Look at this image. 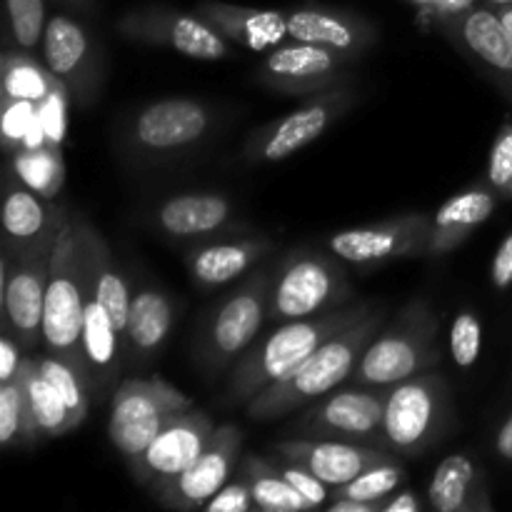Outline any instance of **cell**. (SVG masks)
<instances>
[{
	"label": "cell",
	"instance_id": "cell-38",
	"mask_svg": "<svg viewBox=\"0 0 512 512\" xmlns=\"http://www.w3.org/2000/svg\"><path fill=\"white\" fill-rule=\"evenodd\" d=\"M483 348V325L473 313H460L450 330V350L460 368H470L480 358Z\"/></svg>",
	"mask_w": 512,
	"mask_h": 512
},
{
	"label": "cell",
	"instance_id": "cell-23",
	"mask_svg": "<svg viewBox=\"0 0 512 512\" xmlns=\"http://www.w3.org/2000/svg\"><path fill=\"white\" fill-rule=\"evenodd\" d=\"M463 43L512 98V35L490 10H473L460 23Z\"/></svg>",
	"mask_w": 512,
	"mask_h": 512
},
{
	"label": "cell",
	"instance_id": "cell-16",
	"mask_svg": "<svg viewBox=\"0 0 512 512\" xmlns=\"http://www.w3.org/2000/svg\"><path fill=\"white\" fill-rule=\"evenodd\" d=\"M120 30L140 43L173 48L185 58L223 60L230 55L228 40L203 18L190 15H133L123 20Z\"/></svg>",
	"mask_w": 512,
	"mask_h": 512
},
{
	"label": "cell",
	"instance_id": "cell-18",
	"mask_svg": "<svg viewBox=\"0 0 512 512\" xmlns=\"http://www.w3.org/2000/svg\"><path fill=\"white\" fill-rule=\"evenodd\" d=\"M208 125V108L198 100L168 98L140 110L133 125V138L148 150H175L203 138Z\"/></svg>",
	"mask_w": 512,
	"mask_h": 512
},
{
	"label": "cell",
	"instance_id": "cell-30",
	"mask_svg": "<svg viewBox=\"0 0 512 512\" xmlns=\"http://www.w3.org/2000/svg\"><path fill=\"white\" fill-rule=\"evenodd\" d=\"M88 38L85 30L70 18L50 20L43 33V55L50 73L58 75L60 80H78L85 60H88Z\"/></svg>",
	"mask_w": 512,
	"mask_h": 512
},
{
	"label": "cell",
	"instance_id": "cell-9",
	"mask_svg": "<svg viewBox=\"0 0 512 512\" xmlns=\"http://www.w3.org/2000/svg\"><path fill=\"white\" fill-rule=\"evenodd\" d=\"M430 230H433V218L408 213L393 220H383V223L340 230L328 240V248L345 263L375 268V265L393 263V260L428 255Z\"/></svg>",
	"mask_w": 512,
	"mask_h": 512
},
{
	"label": "cell",
	"instance_id": "cell-39",
	"mask_svg": "<svg viewBox=\"0 0 512 512\" xmlns=\"http://www.w3.org/2000/svg\"><path fill=\"white\" fill-rule=\"evenodd\" d=\"M35 120H38V103L3 95V138L8 148H23Z\"/></svg>",
	"mask_w": 512,
	"mask_h": 512
},
{
	"label": "cell",
	"instance_id": "cell-7",
	"mask_svg": "<svg viewBox=\"0 0 512 512\" xmlns=\"http://www.w3.org/2000/svg\"><path fill=\"white\" fill-rule=\"evenodd\" d=\"M448 415V383L435 373H420L390 388L383 438L395 453L418 455L443 435Z\"/></svg>",
	"mask_w": 512,
	"mask_h": 512
},
{
	"label": "cell",
	"instance_id": "cell-36",
	"mask_svg": "<svg viewBox=\"0 0 512 512\" xmlns=\"http://www.w3.org/2000/svg\"><path fill=\"white\" fill-rule=\"evenodd\" d=\"M15 440L30 443L28 403L18 375L8 383H0V443L13 445Z\"/></svg>",
	"mask_w": 512,
	"mask_h": 512
},
{
	"label": "cell",
	"instance_id": "cell-27",
	"mask_svg": "<svg viewBox=\"0 0 512 512\" xmlns=\"http://www.w3.org/2000/svg\"><path fill=\"white\" fill-rule=\"evenodd\" d=\"M173 328V303L160 290H140L133 295L125 328V348L133 358H150L163 348Z\"/></svg>",
	"mask_w": 512,
	"mask_h": 512
},
{
	"label": "cell",
	"instance_id": "cell-5",
	"mask_svg": "<svg viewBox=\"0 0 512 512\" xmlns=\"http://www.w3.org/2000/svg\"><path fill=\"white\" fill-rule=\"evenodd\" d=\"M188 410H193V400L160 375L125 380L110 405V443L125 460L138 458L170 420Z\"/></svg>",
	"mask_w": 512,
	"mask_h": 512
},
{
	"label": "cell",
	"instance_id": "cell-31",
	"mask_svg": "<svg viewBox=\"0 0 512 512\" xmlns=\"http://www.w3.org/2000/svg\"><path fill=\"white\" fill-rule=\"evenodd\" d=\"M13 165L18 178L30 190L45 195V198L58 193V188L63 185V155H60V145L45 143L35 145V148H18L15 150Z\"/></svg>",
	"mask_w": 512,
	"mask_h": 512
},
{
	"label": "cell",
	"instance_id": "cell-1",
	"mask_svg": "<svg viewBox=\"0 0 512 512\" xmlns=\"http://www.w3.org/2000/svg\"><path fill=\"white\" fill-rule=\"evenodd\" d=\"M385 315L383 310L370 308L363 318L355 320L338 335L320 345L290 378L270 385L263 393L248 400V415L253 420H275L280 415L293 413L295 408L308 400H320L330 390L338 388L348 378H353L355 368L363 360L365 350L380 333Z\"/></svg>",
	"mask_w": 512,
	"mask_h": 512
},
{
	"label": "cell",
	"instance_id": "cell-12",
	"mask_svg": "<svg viewBox=\"0 0 512 512\" xmlns=\"http://www.w3.org/2000/svg\"><path fill=\"white\" fill-rule=\"evenodd\" d=\"M350 108V95L340 90L318 95V100L293 110L275 123L255 130L245 143V158L253 163H278L300 153L305 145L318 140L345 110Z\"/></svg>",
	"mask_w": 512,
	"mask_h": 512
},
{
	"label": "cell",
	"instance_id": "cell-14",
	"mask_svg": "<svg viewBox=\"0 0 512 512\" xmlns=\"http://www.w3.org/2000/svg\"><path fill=\"white\" fill-rule=\"evenodd\" d=\"M388 395L390 390L370 388V385L323 395L320 403L305 413L303 430L315 438H370L383 430Z\"/></svg>",
	"mask_w": 512,
	"mask_h": 512
},
{
	"label": "cell",
	"instance_id": "cell-51",
	"mask_svg": "<svg viewBox=\"0 0 512 512\" xmlns=\"http://www.w3.org/2000/svg\"><path fill=\"white\" fill-rule=\"evenodd\" d=\"M490 3H498V5H512V0H490Z\"/></svg>",
	"mask_w": 512,
	"mask_h": 512
},
{
	"label": "cell",
	"instance_id": "cell-26",
	"mask_svg": "<svg viewBox=\"0 0 512 512\" xmlns=\"http://www.w3.org/2000/svg\"><path fill=\"white\" fill-rule=\"evenodd\" d=\"M18 378L25 390V403H28L30 420V443L40 435L58 438V435L73 433V420L65 400L58 390L50 385V380L40 373L38 360L23 358L18 368Z\"/></svg>",
	"mask_w": 512,
	"mask_h": 512
},
{
	"label": "cell",
	"instance_id": "cell-4",
	"mask_svg": "<svg viewBox=\"0 0 512 512\" xmlns=\"http://www.w3.org/2000/svg\"><path fill=\"white\" fill-rule=\"evenodd\" d=\"M438 335V315L425 300H413L393 325L375 335L350 380L370 388H390L435 368L440 363Z\"/></svg>",
	"mask_w": 512,
	"mask_h": 512
},
{
	"label": "cell",
	"instance_id": "cell-44",
	"mask_svg": "<svg viewBox=\"0 0 512 512\" xmlns=\"http://www.w3.org/2000/svg\"><path fill=\"white\" fill-rule=\"evenodd\" d=\"M470 238V230L463 228H440V225L433 223V230H430V243H428V255H440L450 253V250L458 248L460 243Z\"/></svg>",
	"mask_w": 512,
	"mask_h": 512
},
{
	"label": "cell",
	"instance_id": "cell-8",
	"mask_svg": "<svg viewBox=\"0 0 512 512\" xmlns=\"http://www.w3.org/2000/svg\"><path fill=\"white\" fill-rule=\"evenodd\" d=\"M273 278L268 268L258 270L215 310L198 348V360L205 370L225 368L253 343L268 318Z\"/></svg>",
	"mask_w": 512,
	"mask_h": 512
},
{
	"label": "cell",
	"instance_id": "cell-52",
	"mask_svg": "<svg viewBox=\"0 0 512 512\" xmlns=\"http://www.w3.org/2000/svg\"><path fill=\"white\" fill-rule=\"evenodd\" d=\"M418 3H430V0H418Z\"/></svg>",
	"mask_w": 512,
	"mask_h": 512
},
{
	"label": "cell",
	"instance_id": "cell-42",
	"mask_svg": "<svg viewBox=\"0 0 512 512\" xmlns=\"http://www.w3.org/2000/svg\"><path fill=\"white\" fill-rule=\"evenodd\" d=\"M255 508L253 490H250L248 480H238V483H225L208 503L200 510L205 512H248Z\"/></svg>",
	"mask_w": 512,
	"mask_h": 512
},
{
	"label": "cell",
	"instance_id": "cell-13",
	"mask_svg": "<svg viewBox=\"0 0 512 512\" xmlns=\"http://www.w3.org/2000/svg\"><path fill=\"white\" fill-rule=\"evenodd\" d=\"M213 433V420L203 410L193 408L188 413L178 415V418L165 425L163 433L138 458L128 460L135 480L153 490L165 480L180 475L198 460V455L210 443Z\"/></svg>",
	"mask_w": 512,
	"mask_h": 512
},
{
	"label": "cell",
	"instance_id": "cell-17",
	"mask_svg": "<svg viewBox=\"0 0 512 512\" xmlns=\"http://www.w3.org/2000/svg\"><path fill=\"white\" fill-rule=\"evenodd\" d=\"M275 453L280 455V460L303 465L305 470H310L315 478H320L330 488H340V485L363 475L373 465L393 460L390 455L380 453V450L343 443V440L335 438L285 440V443L275 445Z\"/></svg>",
	"mask_w": 512,
	"mask_h": 512
},
{
	"label": "cell",
	"instance_id": "cell-15",
	"mask_svg": "<svg viewBox=\"0 0 512 512\" xmlns=\"http://www.w3.org/2000/svg\"><path fill=\"white\" fill-rule=\"evenodd\" d=\"M348 55L313 43H295L275 48L265 58L258 80L268 88L288 95L330 93L340 78V65Z\"/></svg>",
	"mask_w": 512,
	"mask_h": 512
},
{
	"label": "cell",
	"instance_id": "cell-43",
	"mask_svg": "<svg viewBox=\"0 0 512 512\" xmlns=\"http://www.w3.org/2000/svg\"><path fill=\"white\" fill-rule=\"evenodd\" d=\"M490 183L512 195V125H505L490 155Z\"/></svg>",
	"mask_w": 512,
	"mask_h": 512
},
{
	"label": "cell",
	"instance_id": "cell-50",
	"mask_svg": "<svg viewBox=\"0 0 512 512\" xmlns=\"http://www.w3.org/2000/svg\"><path fill=\"white\" fill-rule=\"evenodd\" d=\"M500 20H503V25H505V28H508V33L512 35V5H508V8H505L503 13H500Z\"/></svg>",
	"mask_w": 512,
	"mask_h": 512
},
{
	"label": "cell",
	"instance_id": "cell-34",
	"mask_svg": "<svg viewBox=\"0 0 512 512\" xmlns=\"http://www.w3.org/2000/svg\"><path fill=\"white\" fill-rule=\"evenodd\" d=\"M495 210V195L488 193L483 188L465 190L458 193L455 198L445 200L433 215V223L440 228H463L473 233L478 225H483L485 220L493 215Z\"/></svg>",
	"mask_w": 512,
	"mask_h": 512
},
{
	"label": "cell",
	"instance_id": "cell-45",
	"mask_svg": "<svg viewBox=\"0 0 512 512\" xmlns=\"http://www.w3.org/2000/svg\"><path fill=\"white\" fill-rule=\"evenodd\" d=\"M20 363H23V358H20V343L8 330H3V338H0V383L13 380L18 375Z\"/></svg>",
	"mask_w": 512,
	"mask_h": 512
},
{
	"label": "cell",
	"instance_id": "cell-37",
	"mask_svg": "<svg viewBox=\"0 0 512 512\" xmlns=\"http://www.w3.org/2000/svg\"><path fill=\"white\" fill-rule=\"evenodd\" d=\"M8 13L18 45L33 48L45 33L43 0H8Z\"/></svg>",
	"mask_w": 512,
	"mask_h": 512
},
{
	"label": "cell",
	"instance_id": "cell-32",
	"mask_svg": "<svg viewBox=\"0 0 512 512\" xmlns=\"http://www.w3.org/2000/svg\"><path fill=\"white\" fill-rule=\"evenodd\" d=\"M60 83L58 75L45 73L38 63L23 55L5 53L3 55V95L20 100H40L48 98L50 90Z\"/></svg>",
	"mask_w": 512,
	"mask_h": 512
},
{
	"label": "cell",
	"instance_id": "cell-2",
	"mask_svg": "<svg viewBox=\"0 0 512 512\" xmlns=\"http://www.w3.org/2000/svg\"><path fill=\"white\" fill-rule=\"evenodd\" d=\"M373 305L360 308H340L333 313L315 315V318L288 320L273 335L260 340L245 358L235 365V373L228 385L230 403H248L270 385L290 378L315 350L328 343L333 335L353 325L355 320L370 313Z\"/></svg>",
	"mask_w": 512,
	"mask_h": 512
},
{
	"label": "cell",
	"instance_id": "cell-28",
	"mask_svg": "<svg viewBox=\"0 0 512 512\" xmlns=\"http://www.w3.org/2000/svg\"><path fill=\"white\" fill-rule=\"evenodd\" d=\"M230 203L223 195L213 193H188L175 195L168 203L160 205L158 223L165 233L175 238L213 233L220 225L228 223Z\"/></svg>",
	"mask_w": 512,
	"mask_h": 512
},
{
	"label": "cell",
	"instance_id": "cell-40",
	"mask_svg": "<svg viewBox=\"0 0 512 512\" xmlns=\"http://www.w3.org/2000/svg\"><path fill=\"white\" fill-rule=\"evenodd\" d=\"M38 118H40V125H43L48 143H53V145L63 143V135H65L63 85L58 83L53 90H50L48 98L40 100V103H38Z\"/></svg>",
	"mask_w": 512,
	"mask_h": 512
},
{
	"label": "cell",
	"instance_id": "cell-6",
	"mask_svg": "<svg viewBox=\"0 0 512 512\" xmlns=\"http://www.w3.org/2000/svg\"><path fill=\"white\" fill-rule=\"evenodd\" d=\"M338 255L298 250L273 278L268 318L303 320L340 310L350 300V283Z\"/></svg>",
	"mask_w": 512,
	"mask_h": 512
},
{
	"label": "cell",
	"instance_id": "cell-33",
	"mask_svg": "<svg viewBox=\"0 0 512 512\" xmlns=\"http://www.w3.org/2000/svg\"><path fill=\"white\" fill-rule=\"evenodd\" d=\"M38 368L45 378L50 380L55 390L60 393V398L65 400L70 410V420H73V430L80 428L85 418H88V408H90V383L65 360L55 358V355H40Z\"/></svg>",
	"mask_w": 512,
	"mask_h": 512
},
{
	"label": "cell",
	"instance_id": "cell-25",
	"mask_svg": "<svg viewBox=\"0 0 512 512\" xmlns=\"http://www.w3.org/2000/svg\"><path fill=\"white\" fill-rule=\"evenodd\" d=\"M288 35L298 43L323 45V48L338 50V53L353 55L363 53L373 45V35L363 28V23L343 18V15L325 13V10H295L288 18Z\"/></svg>",
	"mask_w": 512,
	"mask_h": 512
},
{
	"label": "cell",
	"instance_id": "cell-19",
	"mask_svg": "<svg viewBox=\"0 0 512 512\" xmlns=\"http://www.w3.org/2000/svg\"><path fill=\"white\" fill-rule=\"evenodd\" d=\"M63 210L48 208L28 185H10L3 205V225L10 243H15V255L33 253L48 248L58 238Z\"/></svg>",
	"mask_w": 512,
	"mask_h": 512
},
{
	"label": "cell",
	"instance_id": "cell-47",
	"mask_svg": "<svg viewBox=\"0 0 512 512\" xmlns=\"http://www.w3.org/2000/svg\"><path fill=\"white\" fill-rule=\"evenodd\" d=\"M418 510H420V500L415 498V493H410V490L395 495V498L383 500V508H380V512H418Z\"/></svg>",
	"mask_w": 512,
	"mask_h": 512
},
{
	"label": "cell",
	"instance_id": "cell-10",
	"mask_svg": "<svg viewBox=\"0 0 512 512\" xmlns=\"http://www.w3.org/2000/svg\"><path fill=\"white\" fill-rule=\"evenodd\" d=\"M55 245V243H53ZM53 245L18 255L10 268L8 255L3 263V330H8L20 348L33 350L43 338L45 290H48L50 255Z\"/></svg>",
	"mask_w": 512,
	"mask_h": 512
},
{
	"label": "cell",
	"instance_id": "cell-49",
	"mask_svg": "<svg viewBox=\"0 0 512 512\" xmlns=\"http://www.w3.org/2000/svg\"><path fill=\"white\" fill-rule=\"evenodd\" d=\"M495 450L500 453V458L512 460V415L505 420V425L500 428L498 438H495Z\"/></svg>",
	"mask_w": 512,
	"mask_h": 512
},
{
	"label": "cell",
	"instance_id": "cell-11",
	"mask_svg": "<svg viewBox=\"0 0 512 512\" xmlns=\"http://www.w3.org/2000/svg\"><path fill=\"white\" fill-rule=\"evenodd\" d=\"M240 448H243V435L235 425L215 428L210 443L205 445V450L190 468L153 488L155 500L163 508L173 510L203 508L228 483L230 473L240 458Z\"/></svg>",
	"mask_w": 512,
	"mask_h": 512
},
{
	"label": "cell",
	"instance_id": "cell-20",
	"mask_svg": "<svg viewBox=\"0 0 512 512\" xmlns=\"http://www.w3.org/2000/svg\"><path fill=\"white\" fill-rule=\"evenodd\" d=\"M78 235L80 243H83L88 288L93 290L95 298H98L100 303H103V308L108 310V315L113 318L115 328H118L120 338H123L125 343V328H128L130 303H133L128 283H125L123 273H120L118 265H115L108 243L100 238V233L93 225L78 220Z\"/></svg>",
	"mask_w": 512,
	"mask_h": 512
},
{
	"label": "cell",
	"instance_id": "cell-24",
	"mask_svg": "<svg viewBox=\"0 0 512 512\" xmlns=\"http://www.w3.org/2000/svg\"><path fill=\"white\" fill-rule=\"evenodd\" d=\"M270 250H273V243L268 238H243L235 243H218L193 250L188 255V265L195 283L215 288L243 275Z\"/></svg>",
	"mask_w": 512,
	"mask_h": 512
},
{
	"label": "cell",
	"instance_id": "cell-3",
	"mask_svg": "<svg viewBox=\"0 0 512 512\" xmlns=\"http://www.w3.org/2000/svg\"><path fill=\"white\" fill-rule=\"evenodd\" d=\"M85 300H88V275H85V255L78 235V220H70L65 215L58 238H55L53 255H50L43 340L50 355L73 365L88 380V363H85L83 348Z\"/></svg>",
	"mask_w": 512,
	"mask_h": 512
},
{
	"label": "cell",
	"instance_id": "cell-22",
	"mask_svg": "<svg viewBox=\"0 0 512 512\" xmlns=\"http://www.w3.org/2000/svg\"><path fill=\"white\" fill-rule=\"evenodd\" d=\"M428 500L438 512L493 510L483 473L465 455H450L435 468L428 485Z\"/></svg>",
	"mask_w": 512,
	"mask_h": 512
},
{
	"label": "cell",
	"instance_id": "cell-46",
	"mask_svg": "<svg viewBox=\"0 0 512 512\" xmlns=\"http://www.w3.org/2000/svg\"><path fill=\"white\" fill-rule=\"evenodd\" d=\"M493 285L495 288H510L512 285V233L500 243L493 260Z\"/></svg>",
	"mask_w": 512,
	"mask_h": 512
},
{
	"label": "cell",
	"instance_id": "cell-29",
	"mask_svg": "<svg viewBox=\"0 0 512 512\" xmlns=\"http://www.w3.org/2000/svg\"><path fill=\"white\" fill-rule=\"evenodd\" d=\"M243 478L250 483L255 508L258 510L303 512L315 508L298 488H293V485L278 473L275 463H270V460L248 455V458L243 460Z\"/></svg>",
	"mask_w": 512,
	"mask_h": 512
},
{
	"label": "cell",
	"instance_id": "cell-35",
	"mask_svg": "<svg viewBox=\"0 0 512 512\" xmlns=\"http://www.w3.org/2000/svg\"><path fill=\"white\" fill-rule=\"evenodd\" d=\"M403 480V468H400L395 460H385V463L368 468L363 475L350 480V483L340 485V488L335 490V498L363 500V503H383V500H388L390 495H393L395 488H400Z\"/></svg>",
	"mask_w": 512,
	"mask_h": 512
},
{
	"label": "cell",
	"instance_id": "cell-41",
	"mask_svg": "<svg viewBox=\"0 0 512 512\" xmlns=\"http://www.w3.org/2000/svg\"><path fill=\"white\" fill-rule=\"evenodd\" d=\"M275 468H278V473L283 475V478L288 480L293 488H298L300 493H303L305 498H308L310 503L315 505V508H320V505L328 500L330 485H325L323 480L315 478V475L310 473V470H305L303 465L290 463V460H283V463H275Z\"/></svg>",
	"mask_w": 512,
	"mask_h": 512
},
{
	"label": "cell",
	"instance_id": "cell-21",
	"mask_svg": "<svg viewBox=\"0 0 512 512\" xmlns=\"http://www.w3.org/2000/svg\"><path fill=\"white\" fill-rule=\"evenodd\" d=\"M200 18L213 25L225 40L263 53L288 35V18L278 10H250L235 5H203Z\"/></svg>",
	"mask_w": 512,
	"mask_h": 512
},
{
	"label": "cell",
	"instance_id": "cell-48",
	"mask_svg": "<svg viewBox=\"0 0 512 512\" xmlns=\"http://www.w3.org/2000/svg\"><path fill=\"white\" fill-rule=\"evenodd\" d=\"M383 503H363V500H350V498H335L330 503V512H380Z\"/></svg>",
	"mask_w": 512,
	"mask_h": 512
}]
</instances>
